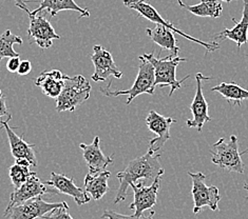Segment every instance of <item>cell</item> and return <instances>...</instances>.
Wrapping results in <instances>:
<instances>
[{
  "mask_svg": "<svg viewBox=\"0 0 248 219\" xmlns=\"http://www.w3.org/2000/svg\"><path fill=\"white\" fill-rule=\"evenodd\" d=\"M244 189H245V190L248 192V182H245V185H244ZM245 199L248 201V195H247V197H246Z\"/></svg>",
  "mask_w": 248,
  "mask_h": 219,
  "instance_id": "836d02e7",
  "label": "cell"
},
{
  "mask_svg": "<svg viewBox=\"0 0 248 219\" xmlns=\"http://www.w3.org/2000/svg\"><path fill=\"white\" fill-rule=\"evenodd\" d=\"M161 155L148 150L145 155L133 159L129 162L126 169L116 174L120 180V187L117 190L114 204L122 203L127 197L128 188L140 180H155L156 177L163 176L165 170L159 162Z\"/></svg>",
  "mask_w": 248,
  "mask_h": 219,
  "instance_id": "6da1fadb",
  "label": "cell"
},
{
  "mask_svg": "<svg viewBox=\"0 0 248 219\" xmlns=\"http://www.w3.org/2000/svg\"><path fill=\"white\" fill-rule=\"evenodd\" d=\"M100 138L94 137L92 144H80L79 147L82 151V157L89 167L90 173H98L106 171L109 164L113 163V156H106L100 149Z\"/></svg>",
  "mask_w": 248,
  "mask_h": 219,
  "instance_id": "e0dca14e",
  "label": "cell"
},
{
  "mask_svg": "<svg viewBox=\"0 0 248 219\" xmlns=\"http://www.w3.org/2000/svg\"><path fill=\"white\" fill-rule=\"evenodd\" d=\"M62 204V201L57 204L46 203L41 196H38L29 199L19 205H15L9 211H4V216L8 219H37Z\"/></svg>",
  "mask_w": 248,
  "mask_h": 219,
  "instance_id": "8fae6325",
  "label": "cell"
},
{
  "mask_svg": "<svg viewBox=\"0 0 248 219\" xmlns=\"http://www.w3.org/2000/svg\"><path fill=\"white\" fill-rule=\"evenodd\" d=\"M143 1H146V2H147V1H148V0H143ZM178 3H179V4L181 5V7H182V8H185V4H184V3H183V1H182V0H178Z\"/></svg>",
  "mask_w": 248,
  "mask_h": 219,
  "instance_id": "d6a6232c",
  "label": "cell"
},
{
  "mask_svg": "<svg viewBox=\"0 0 248 219\" xmlns=\"http://www.w3.org/2000/svg\"><path fill=\"white\" fill-rule=\"evenodd\" d=\"M247 153H248V149H246L245 151L242 152V153H241V156H242V155H245V154H247Z\"/></svg>",
  "mask_w": 248,
  "mask_h": 219,
  "instance_id": "e575fe53",
  "label": "cell"
},
{
  "mask_svg": "<svg viewBox=\"0 0 248 219\" xmlns=\"http://www.w3.org/2000/svg\"><path fill=\"white\" fill-rule=\"evenodd\" d=\"M30 167L31 163L27 159H16L15 163L9 168V176L12 185L15 188H18L22 183H25L32 174Z\"/></svg>",
  "mask_w": 248,
  "mask_h": 219,
  "instance_id": "d4e9b609",
  "label": "cell"
},
{
  "mask_svg": "<svg viewBox=\"0 0 248 219\" xmlns=\"http://www.w3.org/2000/svg\"><path fill=\"white\" fill-rule=\"evenodd\" d=\"M11 119L12 116L8 117L7 120H0V124L7 132L12 155L15 159H27L32 167H37V158L34 152L35 145L27 143L22 136H18L15 133L14 130L9 126V121Z\"/></svg>",
  "mask_w": 248,
  "mask_h": 219,
  "instance_id": "2e32d148",
  "label": "cell"
},
{
  "mask_svg": "<svg viewBox=\"0 0 248 219\" xmlns=\"http://www.w3.org/2000/svg\"><path fill=\"white\" fill-rule=\"evenodd\" d=\"M69 77L70 76L62 74L60 70L44 71L35 79L34 84L41 88V91L46 96L56 99L62 92Z\"/></svg>",
  "mask_w": 248,
  "mask_h": 219,
  "instance_id": "ac0fdd59",
  "label": "cell"
},
{
  "mask_svg": "<svg viewBox=\"0 0 248 219\" xmlns=\"http://www.w3.org/2000/svg\"><path fill=\"white\" fill-rule=\"evenodd\" d=\"M211 92H217L225 98L230 104L241 105L242 102L248 99V91L240 87L235 82H222V84L211 88Z\"/></svg>",
  "mask_w": 248,
  "mask_h": 219,
  "instance_id": "603a6c76",
  "label": "cell"
},
{
  "mask_svg": "<svg viewBox=\"0 0 248 219\" xmlns=\"http://www.w3.org/2000/svg\"><path fill=\"white\" fill-rule=\"evenodd\" d=\"M45 185L53 189L55 194H64L71 196L78 205L88 204L91 199L85 190L75 185L73 178H70L64 174H57L52 172L50 179L46 180Z\"/></svg>",
  "mask_w": 248,
  "mask_h": 219,
  "instance_id": "9a60e30c",
  "label": "cell"
},
{
  "mask_svg": "<svg viewBox=\"0 0 248 219\" xmlns=\"http://www.w3.org/2000/svg\"><path fill=\"white\" fill-rule=\"evenodd\" d=\"M176 120L171 117H165L157 112L151 110L146 117V124L152 133L156 134V137L152 138L149 143V151L155 153L165 146L171 138L170 128Z\"/></svg>",
  "mask_w": 248,
  "mask_h": 219,
  "instance_id": "7c38bea8",
  "label": "cell"
},
{
  "mask_svg": "<svg viewBox=\"0 0 248 219\" xmlns=\"http://www.w3.org/2000/svg\"><path fill=\"white\" fill-rule=\"evenodd\" d=\"M141 56L146 58L147 60H149L152 63V66L155 67V87H170L169 97L172 96V94L176 90H180L183 82L190 77V75H187L182 80L176 79V68H178L181 62H185L187 60L185 58H181L179 56L173 55H170L166 58H159L155 57L153 53H150V54H144Z\"/></svg>",
  "mask_w": 248,
  "mask_h": 219,
  "instance_id": "3957f363",
  "label": "cell"
},
{
  "mask_svg": "<svg viewBox=\"0 0 248 219\" xmlns=\"http://www.w3.org/2000/svg\"><path fill=\"white\" fill-rule=\"evenodd\" d=\"M91 60L95 68L91 76L93 81L102 82L109 79L110 77H115L117 79H121L123 77V73L117 68L113 56L102 45L96 44L93 46Z\"/></svg>",
  "mask_w": 248,
  "mask_h": 219,
  "instance_id": "ba28073f",
  "label": "cell"
},
{
  "mask_svg": "<svg viewBox=\"0 0 248 219\" xmlns=\"http://www.w3.org/2000/svg\"><path fill=\"white\" fill-rule=\"evenodd\" d=\"M2 116H12V115L9 113L7 104H5V97L2 94V91L0 90V118ZM1 129H3V127H0V130Z\"/></svg>",
  "mask_w": 248,
  "mask_h": 219,
  "instance_id": "4dcf8cb0",
  "label": "cell"
},
{
  "mask_svg": "<svg viewBox=\"0 0 248 219\" xmlns=\"http://www.w3.org/2000/svg\"><path fill=\"white\" fill-rule=\"evenodd\" d=\"M222 1H225V2H232V0H222Z\"/></svg>",
  "mask_w": 248,
  "mask_h": 219,
  "instance_id": "d590c367",
  "label": "cell"
},
{
  "mask_svg": "<svg viewBox=\"0 0 248 219\" xmlns=\"http://www.w3.org/2000/svg\"><path fill=\"white\" fill-rule=\"evenodd\" d=\"M211 79V77H206L202 73H197L196 75L197 91L190 105L192 119H188L186 124L189 128L198 130V132H202L204 124L211 120V117L208 114V103L203 93V82Z\"/></svg>",
  "mask_w": 248,
  "mask_h": 219,
  "instance_id": "30bf717a",
  "label": "cell"
},
{
  "mask_svg": "<svg viewBox=\"0 0 248 219\" xmlns=\"http://www.w3.org/2000/svg\"><path fill=\"white\" fill-rule=\"evenodd\" d=\"M153 216H155V211H151L149 216H135L133 215H123L120 214V213H116L115 211L112 210H105L102 218H107V219H153Z\"/></svg>",
  "mask_w": 248,
  "mask_h": 219,
  "instance_id": "83f0119b",
  "label": "cell"
},
{
  "mask_svg": "<svg viewBox=\"0 0 248 219\" xmlns=\"http://www.w3.org/2000/svg\"><path fill=\"white\" fill-rule=\"evenodd\" d=\"M30 17V26L28 29V34L32 39H34L36 44L41 49H49L53 45V40L61 39L54 28L52 27L51 22L46 17L40 14H29Z\"/></svg>",
  "mask_w": 248,
  "mask_h": 219,
  "instance_id": "4fadbf2b",
  "label": "cell"
},
{
  "mask_svg": "<svg viewBox=\"0 0 248 219\" xmlns=\"http://www.w3.org/2000/svg\"><path fill=\"white\" fill-rule=\"evenodd\" d=\"M146 33L149 38L163 49H166L171 52V55L178 56L180 48L176 44V39L173 35V31L170 29L157 25L153 29H146Z\"/></svg>",
  "mask_w": 248,
  "mask_h": 219,
  "instance_id": "7402d4cb",
  "label": "cell"
},
{
  "mask_svg": "<svg viewBox=\"0 0 248 219\" xmlns=\"http://www.w3.org/2000/svg\"><path fill=\"white\" fill-rule=\"evenodd\" d=\"M49 192L55 194L53 189H50L49 190L48 186H46L45 183L40 181L37 174L35 173V172H32V174L27 179V181L25 183H22L20 187L15 188V190L11 193L9 204L5 211H9L15 205H19L23 203H26L29 199L43 196V195Z\"/></svg>",
  "mask_w": 248,
  "mask_h": 219,
  "instance_id": "5bb4252c",
  "label": "cell"
},
{
  "mask_svg": "<svg viewBox=\"0 0 248 219\" xmlns=\"http://www.w3.org/2000/svg\"><path fill=\"white\" fill-rule=\"evenodd\" d=\"M15 44H22L23 40L20 36H17V35L12 33L10 29H7V31L0 35V61L3 58L20 56L19 53H17L13 49V45Z\"/></svg>",
  "mask_w": 248,
  "mask_h": 219,
  "instance_id": "484cf974",
  "label": "cell"
},
{
  "mask_svg": "<svg viewBox=\"0 0 248 219\" xmlns=\"http://www.w3.org/2000/svg\"><path fill=\"white\" fill-rule=\"evenodd\" d=\"M46 11L51 17H55L62 11H75L80 14L79 18L82 17H90V12L87 9H82L76 3L74 0H41L39 7L31 12V14L41 13Z\"/></svg>",
  "mask_w": 248,
  "mask_h": 219,
  "instance_id": "ffe728a7",
  "label": "cell"
},
{
  "mask_svg": "<svg viewBox=\"0 0 248 219\" xmlns=\"http://www.w3.org/2000/svg\"><path fill=\"white\" fill-rule=\"evenodd\" d=\"M13 1L15 2L16 7H18L19 9L23 10L26 12V13L29 15L31 13L30 11H29L28 7H27V3H32V2H38L37 0H13Z\"/></svg>",
  "mask_w": 248,
  "mask_h": 219,
  "instance_id": "1f68e13d",
  "label": "cell"
},
{
  "mask_svg": "<svg viewBox=\"0 0 248 219\" xmlns=\"http://www.w3.org/2000/svg\"><path fill=\"white\" fill-rule=\"evenodd\" d=\"M19 64H20L19 57H12L7 62V69L11 73H16L17 71H18Z\"/></svg>",
  "mask_w": 248,
  "mask_h": 219,
  "instance_id": "f1b7e54d",
  "label": "cell"
},
{
  "mask_svg": "<svg viewBox=\"0 0 248 219\" xmlns=\"http://www.w3.org/2000/svg\"><path fill=\"white\" fill-rule=\"evenodd\" d=\"M211 161L218 165L222 170H226L233 173H244V162L241 159L239 152V141L235 135L229 137L226 143L225 138H220L210 149Z\"/></svg>",
  "mask_w": 248,
  "mask_h": 219,
  "instance_id": "5b68a950",
  "label": "cell"
},
{
  "mask_svg": "<svg viewBox=\"0 0 248 219\" xmlns=\"http://www.w3.org/2000/svg\"><path fill=\"white\" fill-rule=\"evenodd\" d=\"M161 180L162 176H159L153 180L152 185L149 187H146L144 182L141 181L130 186L134 193V199L133 203L129 205V208L134 210L135 216H143L145 211L152 210L153 206L156 204L157 192L159 186H161Z\"/></svg>",
  "mask_w": 248,
  "mask_h": 219,
  "instance_id": "9c48e42d",
  "label": "cell"
},
{
  "mask_svg": "<svg viewBox=\"0 0 248 219\" xmlns=\"http://www.w3.org/2000/svg\"><path fill=\"white\" fill-rule=\"evenodd\" d=\"M41 219H74L69 213V205L66 201H62V204L53 209L48 214L44 215Z\"/></svg>",
  "mask_w": 248,
  "mask_h": 219,
  "instance_id": "4316f807",
  "label": "cell"
},
{
  "mask_svg": "<svg viewBox=\"0 0 248 219\" xmlns=\"http://www.w3.org/2000/svg\"><path fill=\"white\" fill-rule=\"evenodd\" d=\"M187 11L199 17H220L222 8V0H201V2L196 5L186 7Z\"/></svg>",
  "mask_w": 248,
  "mask_h": 219,
  "instance_id": "cb8c5ba5",
  "label": "cell"
},
{
  "mask_svg": "<svg viewBox=\"0 0 248 219\" xmlns=\"http://www.w3.org/2000/svg\"><path fill=\"white\" fill-rule=\"evenodd\" d=\"M123 2L126 8L137 11L141 17L148 19L149 21L155 23V25H161V26L166 27V28L170 29L171 31H173L174 33L180 34L182 37H184L188 40L193 41V43L204 46L206 51H207V53L215 52V51L220 49V44H218L217 43H205V41H203V40H200L196 37H192V36H190V35H188L183 31H181V29L174 27L172 22L164 19V17L159 15L158 12L155 8H153L151 4L147 3L146 1H143V0H123Z\"/></svg>",
  "mask_w": 248,
  "mask_h": 219,
  "instance_id": "8992f818",
  "label": "cell"
},
{
  "mask_svg": "<svg viewBox=\"0 0 248 219\" xmlns=\"http://www.w3.org/2000/svg\"><path fill=\"white\" fill-rule=\"evenodd\" d=\"M189 177L192 181V197H193V213L198 214L204 206H208L211 211H218V203L221 200V195L216 186H206V175L202 172H188Z\"/></svg>",
  "mask_w": 248,
  "mask_h": 219,
  "instance_id": "52a82bcc",
  "label": "cell"
},
{
  "mask_svg": "<svg viewBox=\"0 0 248 219\" xmlns=\"http://www.w3.org/2000/svg\"><path fill=\"white\" fill-rule=\"evenodd\" d=\"M111 172L103 171L98 173H88L85 177V191L91 195L94 200L102 199L109 190L108 180Z\"/></svg>",
  "mask_w": 248,
  "mask_h": 219,
  "instance_id": "44dd1931",
  "label": "cell"
},
{
  "mask_svg": "<svg viewBox=\"0 0 248 219\" xmlns=\"http://www.w3.org/2000/svg\"><path fill=\"white\" fill-rule=\"evenodd\" d=\"M140 64L139 67V73L135 79L133 86L128 88V90H122V91H112L111 90V81L107 86V88H100V92H102L105 96L108 97H117L122 95H128V99L126 103L130 104L132 102L134 98L141 95V94H149L153 95L155 90V67L152 63L147 60L143 56L139 57Z\"/></svg>",
  "mask_w": 248,
  "mask_h": 219,
  "instance_id": "7a4b0ae2",
  "label": "cell"
},
{
  "mask_svg": "<svg viewBox=\"0 0 248 219\" xmlns=\"http://www.w3.org/2000/svg\"><path fill=\"white\" fill-rule=\"evenodd\" d=\"M232 21L235 26L232 29H225L224 31L217 34L214 37L217 39H230L237 44L238 48L245 44L248 41V0L243 1V14L240 22H237L234 18Z\"/></svg>",
  "mask_w": 248,
  "mask_h": 219,
  "instance_id": "d6986e66",
  "label": "cell"
},
{
  "mask_svg": "<svg viewBox=\"0 0 248 219\" xmlns=\"http://www.w3.org/2000/svg\"><path fill=\"white\" fill-rule=\"evenodd\" d=\"M31 71H32L31 61L23 60V61H20L19 68H18V71H17V73H18V75H20V76H23V75H28L29 73L31 72Z\"/></svg>",
  "mask_w": 248,
  "mask_h": 219,
  "instance_id": "f546056e",
  "label": "cell"
},
{
  "mask_svg": "<svg viewBox=\"0 0 248 219\" xmlns=\"http://www.w3.org/2000/svg\"><path fill=\"white\" fill-rule=\"evenodd\" d=\"M91 85L82 75L69 77L61 95L56 98V111L74 112L90 97Z\"/></svg>",
  "mask_w": 248,
  "mask_h": 219,
  "instance_id": "277c9868",
  "label": "cell"
}]
</instances>
